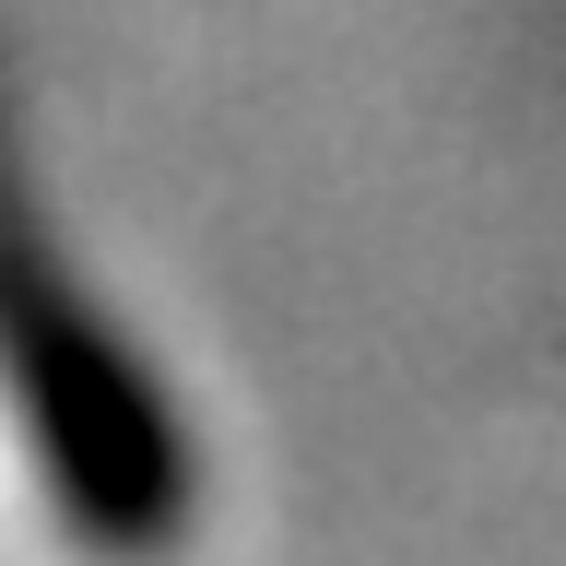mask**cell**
Instances as JSON below:
<instances>
[{"label": "cell", "instance_id": "cell-1", "mask_svg": "<svg viewBox=\"0 0 566 566\" xmlns=\"http://www.w3.org/2000/svg\"><path fill=\"white\" fill-rule=\"evenodd\" d=\"M0 401H12L35 472H48V507L71 531L166 543L189 520V437H177L154 366L118 343V318L71 283L12 154H0Z\"/></svg>", "mask_w": 566, "mask_h": 566}]
</instances>
